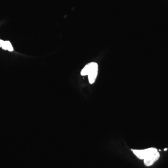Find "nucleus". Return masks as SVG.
<instances>
[{
	"label": "nucleus",
	"mask_w": 168,
	"mask_h": 168,
	"mask_svg": "<svg viewBox=\"0 0 168 168\" xmlns=\"http://www.w3.org/2000/svg\"><path fill=\"white\" fill-rule=\"evenodd\" d=\"M160 154L157 151L152 153L144 159V163L146 166H150L157 161L160 158Z\"/></svg>",
	"instance_id": "obj_3"
},
{
	"label": "nucleus",
	"mask_w": 168,
	"mask_h": 168,
	"mask_svg": "<svg viewBox=\"0 0 168 168\" xmlns=\"http://www.w3.org/2000/svg\"><path fill=\"white\" fill-rule=\"evenodd\" d=\"M167 149V148H165V149H164V150L165 151V150H166Z\"/></svg>",
	"instance_id": "obj_6"
},
{
	"label": "nucleus",
	"mask_w": 168,
	"mask_h": 168,
	"mask_svg": "<svg viewBox=\"0 0 168 168\" xmlns=\"http://www.w3.org/2000/svg\"><path fill=\"white\" fill-rule=\"evenodd\" d=\"M98 73V65L96 62H91L87 64L81 70L80 74L82 76L87 75L88 80L91 84L95 81Z\"/></svg>",
	"instance_id": "obj_1"
},
{
	"label": "nucleus",
	"mask_w": 168,
	"mask_h": 168,
	"mask_svg": "<svg viewBox=\"0 0 168 168\" xmlns=\"http://www.w3.org/2000/svg\"><path fill=\"white\" fill-rule=\"evenodd\" d=\"M0 47L2 48V49L4 50H7L6 41L0 40Z\"/></svg>",
	"instance_id": "obj_5"
},
{
	"label": "nucleus",
	"mask_w": 168,
	"mask_h": 168,
	"mask_svg": "<svg viewBox=\"0 0 168 168\" xmlns=\"http://www.w3.org/2000/svg\"><path fill=\"white\" fill-rule=\"evenodd\" d=\"M132 150L134 154L137 156V157L141 160H144L147 156L151 154L152 153L158 151L157 148H150L142 150L132 149Z\"/></svg>",
	"instance_id": "obj_2"
},
{
	"label": "nucleus",
	"mask_w": 168,
	"mask_h": 168,
	"mask_svg": "<svg viewBox=\"0 0 168 168\" xmlns=\"http://www.w3.org/2000/svg\"><path fill=\"white\" fill-rule=\"evenodd\" d=\"M6 47H7V49L8 50H9V51H13V47L11 45V43L10 41H6Z\"/></svg>",
	"instance_id": "obj_4"
}]
</instances>
